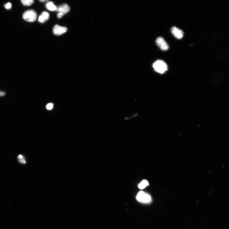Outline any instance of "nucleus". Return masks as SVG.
I'll use <instances>...</instances> for the list:
<instances>
[{
	"instance_id": "obj_1",
	"label": "nucleus",
	"mask_w": 229,
	"mask_h": 229,
	"mask_svg": "<svg viewBox=\"0 0 229 229\" xmlns=\"http://www.w3.org/2000/svg\"><path fill=\"white\" fill-rule=\"evenodd\" d=\"M153 67L155 71L161 74L164 73L167 70V66L163 61L158 60L153 65Z\"/></svg>"
},
{
	"instance_id": "obj_2",
	"label": "nucleus",
	"mask_w": 229,
	"mask_h": 229,
	"mask_svg": "<svg viewBox=\"0 0 229 229\" xmlns=\"http://www.w3.org/2000/svg\"><path fill=\"white\" fill-rule=\"evenodd\" d=\"M37 14L36 11L29 10L25 12L23 14L24 20L28 22H33L36 20Z\"/></svg>"
},
{
	"instance_id": "obj_3",
	"label": "nucleus",
	"mask_w": 229,
	"mask_h": 229,
	"mask_svg": "<svg viewBox=\"0 0 229 229\" xmlns=\"http://www.w3.org/2000/svg\"><path fill=\"white\" fill-rule=\"evenodd\" d=\"M70 10V7L67 4H63L58 7L56 11L58 12L57 17L58 18H62L65 14L68 13Z\"/></svg>"
},
{
	"instance_id": "obj_4",
	"label": "nucleus",
	"mask_w": 229,
	"mask_h": 229,
	"mask_svg": "<svg viewBox=\"0 0 229 229\" xmlns=\"http://www.w3.org/2000/svg\"><path fill=\"white\" fill-rule=\"evenodd\" d=\"M137 199L138 201L145 203L150 202L152 199L151 197L148 193L143 191L138 193Z\"/></svg>"
},
{
	"instance_id": "obj_5",
	"label": "nucleus",
	"mask_w": 229,
	"mask_h": 229,
	"mask_svg": "<svg viewBox=\"0 0 229 229\" xmlns=\"http://www.w3.org/2000/svg\"><path fill=\"white\" fill-rule=\"evenodd\" d=\"M156 42L158 47L162 50L166 51L169 49L168 44L162 37H158L156 40Z\"/></svg>"
},
{
	"instance_id": "obj_6",
	"label": "nucleus",
	"mask_w": 229,
	"mask_h": 229,
	"mask_svg": "<svg viewBox=\"0 0 229 229\" xmlns=\"http://www.w3.org/2000/svg\"><path fill=\"white\" fill-rule=\"evenodd\" d=\"M67 31V27L60 26L58 25H55L53 28L52 32L56 36H61Z\"/></svg>"
},
{
	"instance_id": "obj_7",
	"label": "nucleus",
	"mask_w": 229,
	"mask_h": 229,
	"mask_svg": "<svg viewBox=\"0 0 229 229\" xmlns=\"http://www.w3.org/2000/svg\"><path fill=\"white\" fill-rule=\"evenodd\" d=\"M171 31L175 37L178 39H181L183 37L184 33L182 31L177 27H172Z\"/></svg>"
},
{
	"instance_id": "obj_8",
	"label": "nucleus",
	"mask_w": 229,
	"mask_h": 229,
	"mask_svg": "<svg viewBox=\"0 0 229 229\" xmlns=\"http://www.w3.org/2000/svg\"><path fill=\"white\" fill-rule=\"evenodd\" d=\"M49 14L46 12H43L39 16L38 22L41 23H44L49 19Z\"/></svg>"
},
{
	"instance_id": "obj_9",
	"label": "nucleus",
	"mask_w": 229,
	"mask_h": 229,
	"mask_svg": "<svg viewBox=\"0 0 229 229\" xmlns=\"http://www.w3.org/2000/svg\"><path fill=\"white\" fill-rule=\"evenodd\" d=\"M46 7L47 9L51 11H56L57 7L52 2H48L46 5Z\"/></svg>"
},
{
	"instance_id": "obj_10",
	"label": "nucleus",
	"mask_w": 229,
	"mask_h": 229,
	"mask_svg": "<svg viewBox=\"0 0 229 229\" xmlns=\"http://www.w3.org/2000/svg\"><path fill=\"white\" fill-rule=\"evenodd\" d=\"M149 185V183L147 180H144L141 182L138 185V187L140 189H143Z\"/></svg>"
},
{
	"instance_id": "obj_11",
	"label": "nucleus",
	"mask_w": 229,
	"mask_h": 229,
	"mask_svg": "<svg viewBox=\"0 0 229 229\" xmlns=\"http://www.w3.org/2000/svg\"><path fill=\"white\" fill-rule=\"evenodd\" d=\"M33 0H22L21 2L22 4L25 6H30L33 3Z\"/></svg>"
},
{
	"instance_id": "obj_12",
	"label": "nucleus",
	"mask_w": 229,
	"mask_h": 229,
	"mask_svg": "<svg viewBox=\"0 0 229 229\" xmlns=\"http://www.w3.org/2000/svg\"><path fill=\"white\" fill-rule=\"evenodd\" d=\"M53 107V104L51 103H49L47 104L46 108L47 109L50 110Z\"/></svg>"
},
{
	"instance_id": "obj_13",
	"label": "nucleus",
	"mask_w": 229,
	"mask_h": 229,
	"mask_svg": "<svg viewBox=\"0 0 229 229\" xmlns=\"http://www.w3.org/2000/svg\"><path fill=\"white\" fill-rule=\"evenodd\" d=\"M5 7L7 9H10L12 7V4L8 2L5 5Z\"/></svg>"
},
{
	"instance_id": "obj_14",
	"label": "nucleus",
	"mask_w": 229,
	"mask_h": 229,
	"mask_svg": "<svg viewBox=\"0 0 229 229\" xmlns=\"http://www.w3.org/2000/svg\"><path fill=\"white\" fill-rule=\"evenodd\" d=\"M19 162L22 164H25L26 163V161L24 158H22V159L19 160Z\"/></svg>"
},
{
	"instance_id": "obj_15",
	"label": "nucleus",
	"mask_w": 229,
	"mask_h": 229,
	"mask_svg": "<svg viewBox=\"0 0 229 229\" xmlns=\"http://www.w3.org/2000/svg\"><path fill=\"white\" fill-rule=\"evenodd\" d=\"M6 95V93L5 92H0V97H3Z\"/></svg>"
},
{
	"instance_id": "obj_16",
	"label": "nucleus",
	"mask_w": 229,
	"mask_h": 229,
	"mask_svg": "<svg viewBox=\"0 0 229 229\" xmlns=\"http://www.w3.org/2000/svg\"><path fill=\"white\" fill-rule=\"evenodd\" d=\"M23 158V156L22 155H19L18 156V157H17V158H18V159L19 160L22 159V158Z\"/></svg>"
},
{
	"instance_id": "obj_17",
	"label": "nucleus",
	"mask_w": 229,
	"mask_h": 229,
	"mask_svg": "<svg viewBox=\"0 0 229 229\" xmlns=\"http://www.w3.org/2000/svg\"><path fill=\"white\" fill-rule=\"evenodd\" d=\"M40 1L41 2H47V1H45V0H42V1Z\"/></svg>"
}]
</instances>
